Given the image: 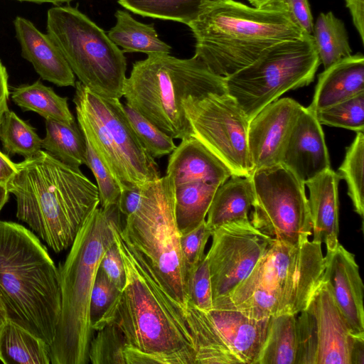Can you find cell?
Returning <instances> with one entry per match:
<instances>
[{
	"instance_id": "d590c367",
	"label": "cell",
	"mask_w": 364,
	"mask_h": 364,
	"mask_svg": "<svg viewBox=\"0 0 364 364\" xmlns=\"http://www.w3.org/2000/svg\"><path fill=\"white\" fill-rule=\"evenodd\" d=\"M124 111L139 140L154 158L170 154L176 148L173 139L134 108L126 104Z\"/></svg>"
},
{
	"instance_id": "f35d334b",
	"label": "cell",
	"mask_w": 364,
	"mask_h": 364,
	"mask_svg": "<svg viewBox=\"0 0 364 364\" xmlns=\"http://www.w3.org/2000/svg\"><path fill=\"white\" fill-rule=\"evenodd\" d=\"M213 230L203 221L190 232L181 235V248L183 254L187 280L205 256L204 250Z\"/></svg>"
},
{
	"instance_id": "83f0119b",
	"label": "cell",
	"mask_w": 364,
	"mask_h": 364,
	"mask_svg": "<svg viewBox=\"0 0 364 364\" xmlns=\"http://www.w3.org/2000/svg\"><path fill=\"white\" fill-rule=\"evenodd\" d=\"M297 314L272 316L257 364H296L298 350Z\"/></svg>"
},
{
	"instance_id": "1f68e13d",
	"label": "cell",
	"mask_w": 364,
	"mask_h": 364,
	"mask_svg": "<svg viewBox=\"0 0 364 364\" xmlns=\"http://www.w3.org/2000/svg\"><path fill=\"white\" fill-rule=\"evenodd\" d=\"M205 1L216 0H118V3L138 15L188 26L197 17Z\"/></svg>"
},
{
	"instance_id": "7c38bea8",
	"label": "cell",
	"mask_w": 364,
	"mask_h": 364,
	"mask_svg": "<svg viewBox=\"0 0 364 364\" xmlns=\"http://www.w3.org/2000/svg\"><path fill=\"white\" fill-rule=\"evenodd\" d=\"M196 350V364H257L270 318L257 319L235 309L185 308Z\"/></svg>"
},
{
	"instance_id": "4dcf8cb0",
	"label": "cell",
	"mask_w": 364,
	"mask_h": 364,
	"mask_svg": "<svg viewBox=\"0 0 364 364\" xmlns=\"http://www.w3.org/2000/svg\"><path fill=\"white\" fill-rule=\"evenodd\" d=\"M312 36L324 70L352 55L344 23L331 11L319 14L314 23Z\"/></svg>"
},
{
	"instance_id": "74e56055",
	"label": "cell",
	"mask_w": 364,
	"mask_h": 364,
	"mask_svg": "<svg viewBox=\"0 0 364 364\" xmlns=\"http://www.w3.org/2000/svg\"><path fill=\"white\" fill-rule=\"evenodd\" d=\"M83 136L86 146L85 165L91 170L96 180L100 207L107 208L117 205L122 187L102 160L89 139Z\"/></svg>"
},
{
	"instance_id": "e0dca14e",
	"label": "cell",
	"mask_w": 364,
	"mask_h": 364,
	"mask_svg": "<svg viewBox=\"0 0 364 364\" xmlns=\"http://www.w3.org/2000/svg\"><path fill=\"white\" fill-rule=\"evenodd\" d=\"M302 107L289 97L277 99L250 121L247 140L254 170L279 164L283 148Z\"/></svg>"
},
{
	"instance_id": "bcb514c9",
	"label": "cell",
	"mask_w": 364,
	"mask_h": 364,
	"mask_svg": "<svg viewBox=\"0 0 364 364\" xmlns=\"http://www.w3.org/2000/svg\"><path fill=\"white\" fill-rule=\"evenodd\" d=\"M9 95L8 73L6 68L0 60V120L4 114L9 109Z\"/></svg>"
},
{
	"instance_id": "ab89813d",
	"label": "cell",
	"mask_w": 364,
	"mask_h": 364,
	"mask_svg": "<svg viewBox=\"0 0 364 364\" xmlns=\"http://www.w3.org/2000/svg\"><path fill=\"white\" fill-rule=\"evenodd\" d=\"M188 285L189 302L203 311L213 308L211 279L205 255L190 275Z\"/></svg>"
},
{
	"instance_id": "681fc988",
	"label": "cell",
	"mask_w": 364,
	"mask_h": 364,
	"mask_svg": "<svg viewBox=\"0 0 364 364\" xmlns=\"http://www.w3.org/2000/svg\"><path fill=\"white\" fill-rule=\"evenodd\" d=\"M9 192L6 185L0 184V212L9 199Z\"/></svg>"
},
{
	"instance_id": "836d02e7",
	"label": "cell",
	"mask_w": 364,
	"mask_h": 364,
	"mask_svg": "<svg viewBox=\"0 0 364 364\" xmlns=\"http://www.w3.org/2000/svg\"><path fill=\"white\" fill-rule=\"evenodd\" d=\"M363 164L364 134L363 132H358L354 141L346 149L338 174L346 181L354 210L362 218L364 215Z\"/></svg>"
},
{
	"instance_id": "484cf974",
	"label": "cell",
	"mask_w": 364,
	"mask_h": 364,
	"mask_svg": "<svg viewBox=\"0 0 364 364\" xmlns=\"http://www.w3.org/2000/svg\"><path fill=\"white\" fill-rule=\"evenodd\" d=\"M0 360L5 364H50V346L9 320L0 336Z\"/></svg>"
},
{
	"instance_id": "9a60e30c",
	"label": "cell",
	"mask_w": 364,
	"mask_h": 364,
	"mask_svg": "<svg viewBox=\"0 0 364 364\" xmlns=\"http://www.w3.org/2000/svg\"><path fill=\"white\" fill-rule=\"evenodd\" d=\"M299 314L296 364H350L353 335L325 281Z\"/></svg>"
},
{
	"instance_id": "44dd1931",
	"label": "cell",
	"mask_w": 364,
	"mask_h": 364,
	"mask_svg": "<svg viewBox=\"0 0 364 364\" xmlns=\"http://www.w3.org/2000/svg\"><path fill=\"white\" fill-rule=\"evenodd\" d=\"M166 175L173 186L204 182L218 186L231 176L230 169L200 141L191 136L170 154Z\"/></svg>"
},
{
	"instance_id": "60d3db41",
	"label": "cell",
	"mask_w": 364,
	"mask_h": 364,
	"mask_svg": "<svg viewBox=\"0 0 364 364\" xmlns=\"http://www.w3.org/2000/svg\"><path fill=\"white\" fill-rule=\"evenodd\" d=\"M119 291L99 268L90 298V313L92 326L102 318Z\"/></svg>"
},
{
	"instance_id": "8992f818",
	"label": "cell",
	"mask_w": 364,
	"mask_h": 364,
	"mask_svg": "<svg viewBox=\"0 0 364 364\" xmlns=\"http://www.w3.org/2000/svg\"><path fill=\"white\" fill-rule=\"evenodd\" d=\"M325 257L313 240L291 245L274 240L250 274L213 307L235 309L254 318L298 314L323 280Z\"/></svg>"
},
{
	"instance_id": "4316f807",
	"label": "cell",
	"mask_w": 364,
	"mask_h": 364,
	"mask_svg": "<svg viewBox=\"0 0 364 364\" xmlns=\"http://www.w3.org/2000/svg\"><path fill=\"white\" fill-rule=\"evenodd\" d=\"M218 187L204 182H191L173 186L175 216L181 235L190 232L205 220Z\"/></svg>"
},
{
	"instance_id": "d6a6232c",
	"label": "cell",
	"mask_w": 364,
	"mask_h": 364,
	"mask_svg": "<svg viewBox=\"0 0 364 364\" xmlns=\"http://www.w3.org/2000/svg\"><path fill=\"white\" fill-rule=\"evenodd\" d=\"M0 140L8 156L19 154L27 159L37 155L42 149V139L35 129L9 109L0 120Z\"/></svg>"
},
{
	"instance_id": "e575fe53",
	"label": "cell",
	"mask_w": 364,
	"mask_h": 364,
	"mask_svg": "<svg viewBox=\"0 0 364 364\" xmlns=\"http://www.w3.org/2000/svg\"><path fill=\"white\" fill-rule=\"evenodd\" d=\"M91 339L88 357L92 364H126L124 336L114 324L109 323L95 331Z\"/></svg>"
},
{
	"instance_id": "ba28073f",
	"label": "cell",
	"mask_w": 364,
	"mask_h": 364,
	"mask_svg": "<svg viewBox=\"0 0 364 364\" xmlns=\"http://www.w3.org/2000/svg\"><path fill=\"white\" fill-rule=\"evenodd\" d=\"M73 102L79 128L124 189L161 178L159 166L136 136L119 99L100 96L75 82Z\"/></svg>"
},
{
	"instance_id": "603a6c76",
	"label": "cell",
	"mask_w": 364,
	"mask_h": 364,
	"mask_svg": "<svg viewBox=\"0 0 364 364\" xmlns=\"http://www.w3.org/2000/svg\"><path fill=\"white\" fill-rule=\"evenodd\" d=\"M364 92V56L350 55L319 74L312 102L315 113Z\"/></svg>"
},
{
	"instance_id": "f6af8a7d",
	"label": "cell",
	"mask_w": 364,
	"mask_h": 364,
	"mask_svg": "<svg viewBox=\"0 0 364 364\" xmlns=\"http://www.w3.org/2000/svg\"><path fill=\"white\" fill-rule=\"evenodd\" d=\"M361 41H364V0H345Z\"/></svg>"
},
{
	"instance_id": "c3c4849f",
	"label": "cell",
	"mask_w": 364,
	"mask_h": 364,
	"mask_svg": "<svg viewBox=\"0 0 364 364\" xmlns=\"http://www.w3.org/2000/svg\"><path fill=\"white\" fill-rule=\"evenodd\" d=\"M350 359V364L364 363V336H353Z\"/></svg>"
},
{
	"instance_id": "9c48e42d",
	"label": "cell",
	"mask_w": 364,
	"mask_h": 364,
	"mask_svg": "<svg viewBox=\"0 0 364 364\" xmlns=\"http://www.w3.org/2000/svg\"><path fill=\"white\" fill-rule=\"evenodd\" d=\"M122 232L143 256L166 292L185 310L190 301L175 210L173 186L165 175L144 188Z\"/></svg>"
},
{
	"instance_id": "8d00e7d4",
	"label": "cell",
	"mask_w": 364,
	"mask_h": 364,
	"mask_svg": "<svg viewBox=\"0 0 364 364\" xmlns=\"http://www.w3.org/2000/svg\"><path fill=\"white\" fill-rule=\"evenodd\" d=\"M321 124L363 132L364 92L316 113Z\"/></svg>"
},
{
	"instance_id": "7dc6e473",
	"label": "cell",
	"mask_w": 364,
	"mask_h": 364,
	"mask_svg": "<svg viewBox=\"0 0 364 364\" xmlns=\"http://www.w3.org/2000/svg\"><path fill=\"white\" fill-rule=\"evenodd\" d=\"M16 172V164L0 151V184L6 185Z\"/></svg>"
},
{
	"instance_id": "d6986e66",
	"label": "cell",
	"mask_w": 364,
	"mask_h": 364,
	"mask_svg": "<svg viewBox=\"0 0 364 364\" xmlns=\"http://www.w3.org/2000/svg\"><path fill=\"white\" fill-rule=\"evenodd\" d=\"M323 280L328 285L350 333L364 336V287L359 267L355 255L340 243L326 251Z\"/></svg>"
},
{
	"instance_id": "30bf717a",
	"label": "cell",
	"mask_w": 364,
	"mask_h": 364,
	"mask_svg": "<svg viewBox=\"0 0 364 364\" xmlns=\"http://www.w3.org/2000/svg\"><path fill=\"white\" fill-rule=\"evenodd\" d=\"M46 28L83 85L104 97L123 96L127 59L100 27L77 7L57 6L48 11Z\"/></svg>"
},
{
	"instance_id": "7bdbcfd3",
	"label": "cell",
	"mask_w": 364,
	"mask_h": 364,
	"mask_svg": "<svg viewBox=\"0 0 364 364\" xmlns=\"http://www.w3.org/2000/svg\"><path fill=\"white\" fill-rule=\"evenodd\" d=\"M272 4L284 8L291 20L305 33L312 35L314 21L308 0H277Z\"/></svg>"
},
{
	"instance_id": "5bb4252c",
	"label": "cell",
	"mask_w": 364,
	"mask_h": 364,
	"mask_svg": "<svg viewBox=\"0 0 364 364\" xmlns=\"http://www.w3.org/2000/svg\"><path fill=\"white\" fill-rule=\"evenodd\" d=\"M191 136L200 141L231 171L250 177L254 167L250 159L247 132L250 120L228 93L188 97L183 101Z\"/></svg>"
},
{
	"instance_id": "7402d4cb",
	"label": "cell",
	"mask_w": 364,
	"mask_h": 364,
	"mask_svg": "<svg viewBox=\"0 0 364 364\" xmlns=\"http://www.w3.org/2000/svg\"><path fill=\"white\" fill-rule=\"evenodd\" d=\"M341 179L338 173L329 168L305 183L309 191L312 240L323 242L327 251L339 243L338 186Z\"/></svg>"
},
{
	"instance_id": "5b68a950",
	"label": "cell",
	"mask_w": 364,
	"mask_h": 364,
	"mask_svg": "<svg viewBox=\"0 0 364 364\" xmlns=\"http://www.w3.org/2000/svg\"><path fill=\"white\" fill-rule=\"evenodd\" d=\"M117 205L97 207L87 215L60 267L61 309L50 363L87 364L93 329L90 305L101 259L115 242L113 225L121 218Z\"/></svg>"
},
{
	"instance_id": "2e32d148",
	"label": "cell",
	"mask_w": 364,
	"mask_h": 364,
	"mask_svg": "<svg viewBox=\"0 0 364 364\" xmlns=\"http://www.w3.org/2000/svg\"><path fill=\"white\" fill-rule=\"evenodd\" d=\"M211 237L205 255L215 300L228 296L250 274L274 240L255 228L250 220L223 225L213 230Z\"/></svg>"
},
{
	"instance_id": "cb8c5ba5",
	"label": "cell",
	"mask_w": 364,
	"mask_h": 364,
	"mask_svg": "<svg viewBox=\"0 0 364 364\" xmlns=\"http://www.w3.org/2000/svg\"><path fill=\"white\" fill-rule=\"evenodd\" d=\"M253 201L250 177L232 175L214 195L205 220L207 225L213 231L227 223L249 220L248 212Z\"/></svg>"
},
{
	"instance_id": "8fae6325",
	"label": "cell",
	"mask_w": 364,
	"mask_h": 364,
	"mask_svg": "<svg viewBox=\"0 0 364 364\" xmlns=\"http://www.w3.org/2000/svg\"><path fill=\"white\" fill-rule=\"evenodd\" d=\"M320 63L312 35L284 41L225 77L227 93L250 121L284 92L309 85Z\"/></svg>"
},
{
	"instance_id": "ac0fdd59",
	"label": "cell",
	"mask_w": 364,
	"mask_h": 364,
	"mask_svg": "<svg viewBox=\"0 0 364 364\" xmlns=\"http://www.w3.org/2000/svg\"><path fill=\"white\" fill-rule=\"evenodd\" d=\"M279 164L304 184L331 168L321 124L309 107H302L284 144Z\"/></svg>"
},
{
	"instance_id": "277c9868",
	"label": "cell",
	"mask_w": 364,
	"mask_h": 364,
	"mask_svg": "<svg viewBox=\"0 0 364 364\" xmlns=\"http://www.w3.org/2000/svg\"><path fill=\"white\" fill-rule=\"evenodd\" d=\"M0 300L9 320L50 346L61 309L59 269L38 237L0 221Z\"/></svg>"
},
{
	"instance_id": "f1b7e54d",
	"label": "cell",
	"mask_w": 364,
	"mask_h": 364,
	"mask_svg": "<svg viewBox=\"0 0 364 364\" xmlns=\"http://www.w3.org/2000/svg\"><path fill=\"white\" fill-rule=\"evenodd\" d=\"M14 102L24 111H33L46 119L67 124L75 122L68 104V98L57 95L54 90L38 80L31 85H22L11 92Z\"/></svg>"
},
{
	"instance_id": "f907efd6",
	"label": "cell",
	"mask_w": 364,
	"mask_h": 364,
	"mask_svg": "<svg viewBox=\"0 0 364 364\" xmlns=\"http://www.w3.org/2000/svg\"><path fill=\"white\" fill-rule=\"evenodd\" d=\"M8 321L9 318L6 309L0 300V336Z\"/></svg>"
},
{
	"instance_id": "d4e9b609",
	"label": "cell",
	"mask_w": 364,
	"mask_h": 364,
	"mask_svg": "<svg viewBox=\"0 0 364 364\" xmlns=\"http://www.w3.org/2000/svg\"><path fill=\"white\" fill-rule=\"evenodd\" d=\"M114 16L116 23L107 36L123 53H170L171 46L159 38L153 23L139 22L122 10H117Z\"/></svg>"
},
{
	"instance_id": "f5cc1de1",
	"label": "cell",
	"mask_w": 364,
	"mask_h": 364,
	"mask_svg": "<svg viewBox=\"0 0 364 364\" xmlns=\"http://www.w3.org/2000/svg\"><path fill=\"white\" fill-rule=\"evenodd\" d=\"M20 1H28V2H33L37 4H41V3H52L53 4H59L62 3H66L70 2L74 0H18Z\"/></svg>"
},
{
	"instance_id": "4fadbf2b",
	"label": "cell",
	"mask_w": 364,
	"mask_h": 364,
	"mask_svg": "<svg viewBox=\"0 0 364 364\" xmlns=\"http://www.w3.org/2000/svg\"><path fill=\"white\" fill-rule=\"evenodd\" d=\"M251 224L274 240L298 245L312 234V223L304 186L288 168L278 164L254 170Z\"/></svg>"
},
{
	"instance_id": "ffe728a7",
	"label": "cell",
	"mask_w": 364,
	"mask_h": 364,
	"mask_svg": "<svg viewBox=\"0 0 364 364\" xmlns=\"http://www.w3.org/2000/svg\"><path fill=\"white\" fill-rule=\"evenodd\" d=\"M14 25L22 57L32 64L40 77L60 87H74L75 75L51 38L23 17H16Z\"/></svg>"
},
{
	"instance_id": "816d5d0a",
	"label": "cell",
	"mask_w": 364,
	"mask_h": 364,
	"mask_svg": "<svg viewBox=\"0 0 364 364\" xmlns=\"http://www.w3.org/2000/svg\"><path fill=\"white\" fill-rule=\"evenodd\" d=\"M277 0H249L254 7L262 8L270 5Z\"/></svg>"
},
{
	"instance_id": "b9f144b4",
	"label": "cell",
	"mask_w": 364,
	"mask_h": 364,
	"mask_svg": "<svg viewBox=\"0 0 364 364\" xmlns=\"http://www.w3.org/2000/svg\"><path fill=\"white\" fill-rule=\"evenodd\" d=\"M99 268L119 291L122 290L125 285L126 274L122 258L115 242L104 253Z\"/></svg>"
},
{
	"instance_id": "ee69618b",
	"label": "cell",
	"mask_w": 364,
	"mask_h": 364,
	"mask_svg": "<svg viewBox=\"0 0 364 364\" xmlns=\"http://www.w3.org/2000/svg\"><path fill=\"white\" fill-rule=\"evenodd\" d=\"M144 187L122 190L117 203L118 209L122 215L127 217L137 209L141 200Z\"/></svg>"
},
{
	"instance_id": "7a4b0ae2",
	"label": "cell",
	"mask_w": 364,
	"mask_h": 364,
	"mask_svg": "<svg viewBox=\"0 0 364 364\" xmlns=\"http://www.w3.org/2000/svg\"><path fill=\"white\" fill-rule=\"evenodd\" d=\"M6 184L16 202V217L55 252L70 247L90 213L100 205L98 189L80 168L41 151L16 164Z\"/></svg>"
},
{
	"instance_id": "52a82bcc",
	"label": "cell",
	"mask_w": 364,
	"mask_h": 364,
	"mask_svg": "<svg viewBox=\"0 0 364 364\" xmlns=\"http://www.w3.org/2000/svg\"><path fill=\"white\" fill-rule=\"evenodd\" d=\"M210 93H227L225 77L199 58L155 53L133 64L122 94L127 105L173 139L182 140L191 136L183 101Z\"/></svg>"
},
{
	"instance_id": "6da1fadb",
	"label": "cell",
	"mask_w": 364,
	"mask_h": 364,
	"mask_svg": "<svg viewBox=\"0 0 364 364\" xmlns=\"http://www.w3.org/2000/svg\"><path fill=\"white\" fill-rule=\"evenodd\" d=\"M126 282L95 331L109 323L122 332L126 364H196L193 339L185 310L166 292L153 269L122 232L113 225Z\"/></svg>"
},
{
	"instance_id": "3957f363",
	"label": "cell",
	"mask_w": 364,
	"mask_h": 364,
	"mask_svg": "<svg viewBox=\"0 0 364 364\" xmlns=\"http://www.w3.org/2000/svg\"><path fill=\"white\" fill-rule=\"evenodd\" d=\"M188 26L196 39L194 56L223 77L251 64L269 46L306 34L279 5L257 8L234 0L205 1Z\"/></svg>"
},
{
	"instance_id": "f546056e",
	"label": "cell",
	"mask_w": 364,
	"mask_h": 364,
	"mask_svg": "<svg viewBox=\"0 0 364 364\" xmlns=\"http://www.w3.org/2000/svg\"><path fill=\"white\" fill-rule=\"evenodd\" d=\"M46 136L41 140L45 151L73 168L85 164V141L75 122L67 124L46 119Z\"/></svg>"
}]
</instances>
